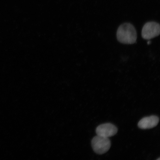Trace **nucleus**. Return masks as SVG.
I'll use <instances>...</instances> for the list:
<instances>
[{
  "label": "nucleus",
  "mask_w": 160,
  "mask_h": 160,
  "mask_svg": "<svg viewBox=\"0 0 160 160\" xmlns=\"http://www.w3.org/2000/svg\"><path fill=\"white\" fill-rule=\"evenodd\" d=\"M117 38L120 43L125 44H132L137 39V31L131 24L126 23L120 25L118 28Z\"/></svg>",
  "instance_id": "1"
},
{
  "label": "nucleus",
  "mask_w": 160,
  "mask_h": 160,
  "mask_svg": "<svg viewBox=\"0 0 160 160\" xmlns=\"http://www.w3.org/2000/svg\"><path fill=\"white\" fill-rule=\"evenodd\" d=\"M91 144L95 152L102 155L109 151L111 148V142L108 138L97 135L92 139Z\"/></svg>",
  "instance_id": "2"
},
{
  "label": "nucleus",
  "mask_w": 160,
  "mask_h": 160,
  "mask_svg": "<svg viewBox=\"0 0 160 160\" xmlns=\"http://www.w3.org/2000/svg\"><path fill=\"white\" fill-rule=\"evenodd\" d=\"M159 24L155 22H149L143 26L142 31V37L148 40L158 37L160 34Z\"/></svg>",
  "instance_id": "3"
},
{
  "label": "nucleus",
  "mask_w": 160,
  "mask_h": 160,
  "mask_svg": "<svg viewBox=\"0 0 160 160\" xmlns=\"http://www.w3.org/2000/svg\"><path fill=\"white\" fill-rule=\"evenodd\" d=\"M118 131L115 125L111 123H106L98 126L96 132L98 136L109 138L115 135Z\"/></svg>",
  "instance_id": "4"
},
{
  "label": "nucleus",
  "mask_w": 160,
  "mask_h": 160,
  "mask_svg": "<svg viewBox=\"0 0 160 160\" xmlns=\"http://www.w3.org/2000/svg\"><path fill=\"white\" fill-rule=\"evenodd\" d=\"M159 121V118L156 116L146 117L140 120L138 123V127L143 129L152 128L158 125Z\"/></svg>",
  "instance_id": "5"
}]
</instances>
